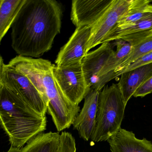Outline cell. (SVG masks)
<instances>
[{
    "label": "cell",
    "mask_w": 152,
    "mask_h": 152,
    "mask_svg": "<svg viewBox=\"0 0 152 152\" xmlns=\"http://www.w3.org/2000/svg\"><path fill=\"white\" fill-rule=\"evenodd\" d=\"M62 15L55 0H25L11 27L12 49L20 56H42L60 32Z\"/></svg>",
    "instance_id": "1"
},
{
    "label": "cell",
    "mask_w": 152,
    "mask_h": 152,
    "mask_svg": "<svg viewBox=\"0 0 152 152\" xmlns=\"http://www.w3.org/2000/svg\"><path fill=\"white\" fill-rule=\"evenodd\" d=\"M0 125L11 146L20 149L46 129L47 120L2 84L0 88Z\"/></svg>",
    "instance_id": "2"
},
{
    "label": "cell",
    "mask_w": 152,
    "mask_h": 152,
    "mask_svg": "<svg viewBox=\"0 0 152 152\" xmlns=\"http://www.w3.org/2000/svg\"><path fill=\"white\" fill-rule=\"evenodd\" d=\"M126 106L118 84L104 87L99 93L96 122L90 138L91 143L107 141L118 132Z\"/></svg>",
    "instance_id": "3"
},
{
    "label": "cell",
    "mask_w": 152,
    "mask_h": 152,
    "mask_svg": "<svg viewBox=\"0 0 152 152\" xmlns=\"http://www.w3.org/2000/svg\"><path fill=\"white\" fill-rule=\"evenodd\" d=\"M53 66L45 71L43 82L48 100L47 111L59 132L73 125L80 108L71 103L60 89L53 76Z\"/></svg>",
    "instance_id": "4"
},
{
    "label": "cell",
    "mask_w": 152,
    "mask_h": 152,
    "mask_svg": "<svg viewBox=\"0 0 152 152\" xmlns=\"http://www.w3.org/2000/svg\"><path fill=\"white\" fill-rule=\"evenodd\" d=\"M2 84L22 98L36 112L46 117L48 103L25 75L4 64Z\"/></svg>",
    "instance_id": "5"
},
{
    "label": "cell",
    "mask_w": 152,
    "mask_h": 152,
    "mask_svg": "<svg viewBox=\"0 0 152 152\" xmlns=\"http://www.w3.org/2000/svg\"><path fill=\"white\" fill-rule=\"evenodd\" d=\"M53 73L56 83L66 98L78 106L90 89L88 87L81 64L66 67L53 64Z\"/></svg>",
    "instance_id": "6"
},
{
    "label": "cell",
    "mask_w": 152,
    "mask_h": 152,
    "mask_svg": "<svg viewBox=\"0 0 152 152\" xmlns=\"http://www.w3.org/2000/svg\"><path fill=\"white\" fill-rule=\"evenodd\" d=\"M133 0H113L104 14L91 28L86 54L92 48L102 44L105 37L128 11Z\"/></svg>",
    "instance_id": "7"
},
{
    "label": "cell",
    "mask_w": 152,
    "mask_h": 152,
    "mask_svg": "<svg viewBox=\"0 0 152 152\" xmlns=\"http://www.w3.org/2000/svg\"><path fill=\"white\" fill-rule=\"evenodd\" d=\"M91 28L89 26L76 28L68 42L58 53L55 60L56 66L66 67L82 63L86 55Z\"/></svg>",
    "instance_id": "8"
},
{
    "label": "cell",
    "mask_w": 152,
    "mask_h": 152,
    "mask_svg": "<svg viewBox=\"0 0 152 152\" xmlns=\"http://www.w3.org/2000/svg\"><path fill=\"white\" fill-rule=\"evenodd\" d=\"M7 64L27 77L48 103L43 77L46 70L52 66L50 61L17 55Z\"/></svg>",
    "instance_id": "9"
},
{
    "label": "cell",
    "mask_w": 152,
    "mask_h": 152,
    "mask_svg": "<svg viewBox=\"0 0 152 152\" xmlns=\"http://www.w3.org/2000/svg\"><path fill=\"white\" fill-rule=\"evenodd\" d=\"M113 0H74L71 20L76 28L92 27L100 19Z\"/></svg>",
    "instance_id": "10"
},
{
    "label": "cell",
    "mask_w": 152,
    "mask_h": 152,
    "mask_svg": "<svg viewBox=\"0 0 152 152\" xmlns=\"http://www.w3.org/2000/svg\"><path fill=\"white\" fill-rule=\"evenodd\" d=\"M100 92L90 89L84 97L83 108L73 124L80 138L87 142L90 140L95 127Z\"/></svg>",
    "instance_id": "11"
},
{
    "label": "cell",
    "mask_w": 152,
    "mask_h": 152,
    "mask_svg": "<svg viewBox=\"0 0 152 152\" xmlns=\"http://www.w3.org/2000/svg\"><path fill=\"white\" fill-rule=\"evenodd\" d=\"M113 46L111 42L102 43L100 47L88 53L84 57L81 66L89 89H92L96 84L99 73L114 51Z\"/></svg>",
    "instance_id": "12"
},
{
    "label": "cell",
    "mask_w": 152,
    "mask_h": 152,
    "mask_svg": "<svg viewBox=\"0 0 152 152\" xmlns=\"http://www.w3.org/2000/svg\"><path fill=\"white\" fill-rule=\"evenodd\" d=\"M107 142L112 152H152V143L146 138L139 139L132 131L121 129Z\"/></svg>",
    "instance_id": "13"
},
{
    "label": "cell",
    "mask_w": 152,
    "mask_h": 152,
    "mask_svg": "<svg viewBox=\"0 0 152 152\" xmlns=\"http://www.w3.org/2000/svg\"><path fill=\"white\" fill-rule=\"evenodd\" d=\"M113 44L116 49L113 51L105 63L97 77V81L92 89L101 91L105 84L113 79L114 70L121 63L123 59L131 52L132 46L130 44L123 40L115 41Z\"/></svg>",
    "instance_id": "14"
},
{
    "label": "cell",
    "mask_w": 152,
    "mask_h": 152,
    "mask_svg": "<svg viewBox=\"0 0 152 152\" xmlns=\"http://www.w3.org/2000/svg\"><path fill=\"white\" fill-rule=\"evenodd\" d=\"M152 76V63L136 68L121 75L118 85L126 105L137 89Z\"/></svg>",
    "instance_id": "15"
},
{
    "label": "cell",
    "mask_w": 152,
    "mask_h": 152,
    "mask_svg": "<svg viewBox=\"0 0 152 152\" xmlns=\"http://www.w3.org/2000/svg\"><path fill=\"white\" fill-rule=\"evenodd\" d=\"M60 137L59 133H41L20 148V152H58Z\"/></svg>",
    "instance_id": "16"
},
{
    "label": "cell",
    "mask_w": 152,
    "mask_h": 152,
    "mask_svg": "<svg viewBox=\"0 0 152 152\" xmlns=\"http://www.w3.org/2000/svg\"><path fill=\"white\" fill-rule=\"evenodd\" d=\"M149 30L152 31V12L128 26L111 30L102 43L120 40L125 37L133 34Z\"/></svg>",
    "instance_id": "17"
},
{
    "label": "cell",
    "mask_w": 152,
    "mask_h": 152,
    "mask_svg": "<svg viewBox=\"0 0 152 152\" xmlns=\"http://www.w3.org/2000/svg\"><path fill=\"white\" fill-rule=\"evenodd\" d=\"M149 0H133L128 11L121 18L113 29L128 26L152 12V4Z\"/></svg>",
    "instance_id": "18"
},
{
    "label": "cell",
    "mask_w": 152,
    "mask_h": 152,
    "mask_svg": "<svg viewBox=\"0 0 152 152\" xmlns=\"http://www.w3.org/2000/svg\"><path fill=\"white\" fill-rule=\"evenodd\" d=\"M25 0H2L0 6V44Z\"/></svg>",
    "instance_id": "19"
},
{
    "label": "cell",
    "mask_w": 152,
    "mask_h": 152,
    "mask_svg": "<svg viewBox=\"0 0 152 152\" xmlns=\"http://www.w3.org/2000/svg\"><path fill=\"white\" fill-rule=\"evenodd\" d=\"M132 46L130 53L125 57L118 67L114 70L113 79L124 68L143 55L152 51V34L136 41L128 42Z\"/></svg>",
    "instance_id": "20"
},
{
    "label": "cell",
    "mask_w": 152,
    "mask_h": 152,
    "mask_svg": "<svg viewBox=\"0 0 152 152\" xmlns=\"http://www.w3.org/2000/svg\"><path fill=\"white\" fill-rule=\"evenodd\" d=\"M75 139L72 134L64 131L60 134L58 152H76Z\"/></svg>",
    "instance_id": "21"
},
{
    "label": "cell",
    "mask_w": 152,
    "mask_h": 152,
    "mask_svg": "<svg viewBox=\"0 0 152 152\" xmlns=\"http://www.w3.org/2000/svg\"><path fill=\"white\" fill-rule=\"evenodd\" d=\"M152 63V51L149 53L147 54L140 57L139 59L135 60L133 62L126 66L123 69L121 70L116 75V78L121 76L122 73L127 71L132 70L136 68L147 65Z\"/></svg>",
    "instance_id": "22"
},
{
    "label": "cell",
    "mask_w": 152,
    "mask_h": 152,
    "mask_svg": "<svg viewBox=\"0 0 152 152\" xmlns=\"http://www.w3.org/2000/svg\"><path fill=\"white\" fill-rule=\"evenodd\" d=\"M152 93V76L142 84L133 95L134 97H144Z\"/></svg>",
    "instance_id": "23"
},
{
    "label": "cell",
    "mask_w": 152,
    "mask_h": 152,
    "mask_svg": "<svg viewBox=\"0 0 152 152\" xmlns=\"http://www.w3.org/2000/svg\"><path fill=\"white\" fill-rule=\"evenodd\" d=\"M3 59L1 55L0 54V88L2 85L3 72L4 67V66Z\"/></svg>",
    "instance_id": "24"
},
{
    "label": "cell",
    "mask_w": 152,
    "mask_h": 152,
    "mask_svg": "<svg viewBox=\"0 0 152 152\" xmlns=\"http://www.w3.org/2000/svg\"><path fill=\"white\" fill-rule=\"evenodd\" d=\"M6 152H20V149L13 147V146H11L10 149Z\"/></svg>",
    "instance_id": "25"
},
{
    "label": "cell",
    "mask_w": 152,
    "mask_h": 152,
    "mask_svg": "<svg viewBox=\"0 0 152 152\" xmlns=\"http://www.w3.org/2000/svg\"><path fill=\"white\" fill-rule=\"evenodd\" d=\"M2 0H0V6L1 5V4Z\"/></svg>",
    "instance_id": "26"
}]
</instances>
